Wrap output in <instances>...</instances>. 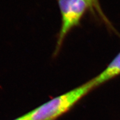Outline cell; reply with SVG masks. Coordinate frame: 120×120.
I'll list each match as a JSON object with an SVG mask.
<instances>
[{"label": "cell", "instance_id": "1", "mask_svg": "<svg viewBox=\"0 0 120 120\" xmlns=\"http://www.w3.org/2000/svg\"><path fill=\"white\" fill-rule=\"evenodd\" d=\"M95 87V83L91 79L81 86L55 97L30 112V120H55Z\"/></svg>", "mask_w": 120, "mask_h": 120}, {"label": "cell", "instance_id": "2", "mask_svg": "<svg viewBox=\"0 0 120 120\" xmlns=\"http://www.w3.org/2000/svg\"><path fill=\"white\" fill-rule=\"evenodd\" d=\"M58 4L61 15V26L54 52L55 55L59 52L68 33L79 25L88 8L85 0H58Z\"/></svg>", "mask_w": 120, "mask_h": 120}, {"label": "cell", "instance_id": "3", "mask_svg": "<svg viewBox=\"0 0 120 120\" xmlns=\"http://www.w3.org/2000/svg\"><path fill=\"white\" fill-rule=\"evenodd\" d=\"M120 75V52L113 58L107 67L98 76L93 79L96 86L109 81Z\"/></svg>", "mask_w": 120, "mask_h": 120}, {"label": "cell", "instance_id": "4", "mask_svg": "<svg viewBox=\"0 0 120 120\" xmlns=\"http://www.w3.org/2000/svg\"><path fill=\"white\" fill-rule=\"evenodd\" d=\"M88 5V8L94 14H98L103 17V14L100 7L98 0H85Z\"/></svg>", "mask_w": 120, "mask_h": 120}, {"label": "cell", "instance_id": "5", "mask_svg": "<svg viewBox=\"0 0 120 120\" xmlns=\"http://www.w3.org/2000/svg\"><path fill=\"white\" fill-rule=\"evenodd\" d=\"M14 120H30V116L29 113H27L23 116L19 117L16 118Z\"/></svg>", "mask_w": 120, "mask_h": 120}]
</instances>
